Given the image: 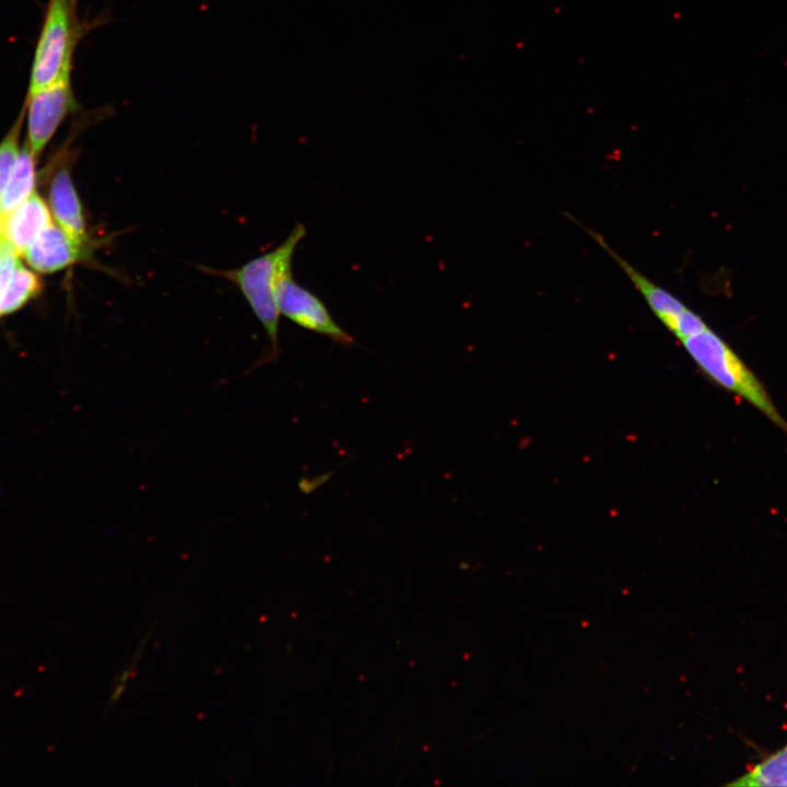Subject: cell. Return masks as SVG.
<instances>
[{"label": "cell", "mask_w": 787, "mask_h": 787, "mask_svg": "<svg viewBox=\"0 0 787 787\" xmlns=\"http://www.w3.org/2000/svg\"><path fill=\"white\" fill-rule=\"evenodd\" d=\"M305 235V226L297 223L278 247L238 268L219 270L198 267L203 272L227 279L238 287L269 338L270 360L279 355V287L283 279L292 274V259Z\"/></svg>", "instance_id": "1"}, {"label": "cell", "mask_w": 787, "mask_h": 787, "mask_svg": "<svg viewBox=\"0 0 787 787\" xmlns=\"http://www.w3.org/2000/svg\"><path fill=\"white\" fill-rule=\"evenodd\" d=\"M680 342L712 381L752 404L787 434V420L774 404L763 383L715 331L707 327Z\"/></svg>", "instance_id": "2"}, {"label": "cell", "mask_w": 787, "mask_h": 787, "mask_svg": "<svg viewBox=\"0 0 787 787\" xmlns=\"http://www.w3.org/2000/svg\"><path fill=\"white\" fill-rule=\"evenodd\" d=\"M80 0H48L34 50L26 93L71 79L75 49L87 32L79 16Z\"/></svg>", "instance_id": "3"}, {"label": "cell", "mask_w": 787, "mask_h": 787, "mask_svg": "<svg viewBox=\"0 0 787 787\" xmlns=\"http://www.w3.org/2000/svg\"><path fill=\"white\" fill-rule=\"evenodd\" d=\"M585 230L613 258L645 299L654 315L679 341L708 327L698 314L690 309L669 291L649 280L609 247L601 235L589 228Z\"/></svg>", "instance_id": "4"}, {"label": "cell", "mask_w": 787, "mask_h": 787, "mask_svg": "<svg viewBox=\"0 0 787 787\" xmlns=\"http://www.w3.org/2000/svg\"><path fill=\"white\" fill-rule=\"evenodd\" d=\"M23 108L27 122L26 143L37 157L67 116L79 109L71 79L26 93Z\"/></svg>", "instance_id": "5"}, {"label": "cell", "mask_w": 787, "mask_h": 787, "mask_svg": "<svg viewBox=\"0 0 787 787\" xmlns=\"http://www.w3.org/2000/svg\"><path fill=\"white\" fill-rule=\"evenodd\" d=\"M278 307L280 315L304 329L326 336L343 345L354 342L352 336L334 321L322 301L296 283L292 274L284 278L280 284Z\"/></svg>", "instance_id": "6"}, {"label": "cell", "mask_w": 787, "mask_h": 787, "mask_svg": "<svg viewBox=\"0 0 787 787\" xmlns=\"http://www.w3.org/2000/svg\"><path fill=\"white\" fill-rule=\"evenodd\" d=\"M92 245L72 238L52 223L43 230L24 256L28 265L39 272L59 271L86 257Z\"/></svg>", "instance_id": "7"}, {"label": "cell", "mask_w": 787, "mask_h": 787, "mask_svg": "<svg viewBox=\"0 0 787 787\" xmlns=\"http://www.w3.org/2000/svg\"><path fill=\"white\" fill-rule=\"evenodd\" d=\"M51 223L47 204L33 192L23 203L4 215L3 239L19 254H24L37 235Z\"/></svg>", "instance_id": "8"}, {"label": "cell", "mask_w": 787, "mask_h": 787, "mask_svg": "<svg viewBox=\"0 0 787 787\" xmlns=\"http://www.w3.org/2000/svg\"><path fill=\"white\" fill-rule=\"evenodd\" d=\"M49 200L58 226L75 240L89 243L83 209L67 166L55 173Z\"/></svg>", "instance_id": "9"}, {"label": "cell", "mask_w": 787, "mask_h": 787, "mask_svg": "<svg viewBox=\"0 0 787 787\" xmlns=\"http://www.w3.org/2000/svg\"><path fill=\"white\" fill-rule=\"evenodd\" d=\"M34 160L35 157L25 142L0 193V212L3 215L13 211L33 193L35 185Z\"/></svg>", "instance_id": "10"}, {"label": "cell", "mask_w": 787, "mask_h": 787, "mask_svg": "<svg viewBox=\"0 0 787 787\" xmlns=\"http://www.w3.org/2000/svg\"><path fill=\"white\" fill-rule=\"evenodd\" d=\"M736 787L787 786V744L728 784Z\"/></svg>", "instance_id": "11"}, {"label": "cell", "mask_w": 787, "mask_h": 787, "mask_svg": "<svg viewBox=\"0 0 787 787\" xmlns=\"http://www.w3.org/2000/svg\"><path fill=\"white\" fill-rule=\"evenodd\" d=\"M24 117L25 113L22 107L16 120L0 142V193L4 188L20 154L19 138Z\"/></svg>", "instance_id": "12"}, {"label": "cell", "mask_w": 787, "mask_h": 787, "mask_svg": "<svg viewBox=\"0 0 787 787\" xmlns=\"http://www.w3.org/2000/svg\"><path fill=\"white\" fill-rule=\"evenodd\" d=\"M4 215L0 212V242L3 239Z\"/></svg>", "instance_id": "13"}]
</instances>
